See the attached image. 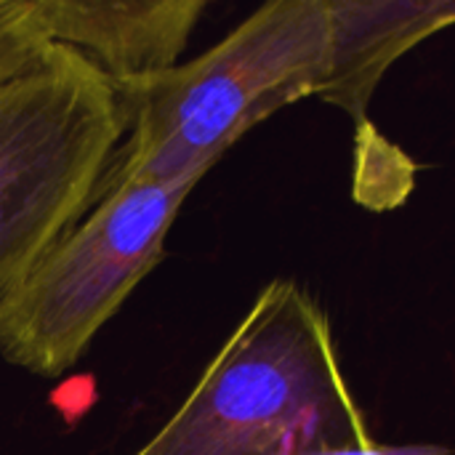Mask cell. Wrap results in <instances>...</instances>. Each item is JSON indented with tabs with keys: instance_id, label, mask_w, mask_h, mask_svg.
<instances>
[{
	"instance_id": "277c9868",
	"label": "cell",
	"mask_w": 455,
	"mask_h": 455,
	"mask_svg": "<svg viewBox=\"0 0 455 455\" xmlns=\"http://www.w3.org/2000/svg\"><path fill=\"white\" fill-rule=\"evenodd\" d=\"M195 181H125L93 197L85 216L0 296V355L32 376L75 368L165 256V240Z\"/></svg>"
},
{
	"instance_id": "6da1fadb",
	"label": "cell",
	"mask_w": 455,
	"mask_h": 455,
	"mask_svg": "<svg viewBox=\"0 0 455 455\" xmlns=\"http://www.w3.org/2000/svg\"><path fill=\"white\" fill-rule=\"evenodd\" d=\"M339 368L331 320L272 280L200 381L133 455H373Z\"/></svg>"
},
{
	"instance_id": "3957f363",
	"label": "cell",
	"mask_w": 455,
	"mask_h": 455,
	"mask_svg": "<svg viewBox=\"0 0 455 455\" xmlns=\"http://www.w3.org/2000/svg\"><path fill=\"white\" fill-rule=\"evenodd\" d=\"M123 136L115 83L67 45L0 83V296L85 216Z\"/></svg>"
},
{
	"instance_id": "52a82bcc",
	"label": "cell",
	"mask_w": 455,
	"mask_h": 455,
	"mask_svg": "<svg viewBox=\"0 0 455 455\" xmlns=\"http://www.w3.org/2000/svg\"><path fill=\"white\" fill-rule=\"evenodd\" d=\"M51 45L37 24L32 0H0V83L24 72Z\"/></svg>"
},
{
	"instance_id": "5b68a950",
	"label": "cell",
	"mask_w": 455,
	"mask_h": 455,
	"mask_svg": "<svg viewBox=\"0 0 455 455\" xmlns=\"http://www.w3.org/2000/svg\"><path fill=\"white\" fill-rule=\"evenodd\" d=\"M205 0H32L48 43L67 45L117 88L179 64Z\"/></svg>"
},
{
	"instance_id": "7a4b0ae2",
	"label": "cell",
	"mask_w": 455,
	"mask_h": 455,
	"mask_svg": "<svg viewBox=\"0 0 455 455\" xmlns=\"http://www.w3.org/2000/svg\"><path fill=\"white\" fill-rule=\"evenodd\" d=\"M328 45V0H272L197 59L115 85L125 136L96 195L125 181L200 184L251 128L320 93Z\"/></svg>"
},
{
	"instance_id": "8992f818",
	"label": "cell",
	"mask_w": 455,
	"mask_h": 455,
	"mask_svg": "<svg viewBox=\"0 0 455 455\" xmlns=\"http://www.w3.org/2000/svg\"><path fill=\"white\" fill-rule=\"evenodd\" d=\"M331 45L320 99L360 128L384 72L421 40L455 24V0H328Z\"/></svg>"
}]
</instances>
